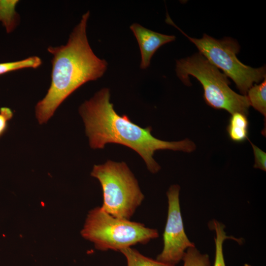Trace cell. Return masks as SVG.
I'll list each match as a JSON object with an SVG mask.
<instances>
[{
  "instance_id": "1",
  "label": "cell",
  "mask_w": 266,
  "mask_h": 266,
  "mask_svg": "<svg viewBox=\"0 0 266 266\" xmlns=\"http://www.w3.org/2000/svg\"><path fill=\"white\" fill-rule=\"evenodd\" d=\"M109 89L103 88L79 107L89 145L93 149H103L109 143L126 146L137 153L153 173L161 168L153 158L159 150H172L190 153L196 145L189 139L166 141L151 134L152 128H142L133 123L126 115H119L110 101Z\"/></svg>"
},
{
  "instance_id": "2",
  "label": "cell",
  "mask_w": 266,
  "mask_h": 266,
  "mask_svg": "<svg viewBox=\"0 0 266 266\" xmlns=\"http://www.w3.org/2000/svg\"><path fill=\"white\" fill-rule=\"evenodd\" d=\"M89 15V11L83 15L65 45L47 49L53 55L51 83L46 95L35 106L40 124L46 123L74 91L101 77L107 69L106 61L94 54L88 42L86 27Z\"/></svg>"
},
{
  "instance_id": "3",
  "label": "cell",
  "mask_w": 266,
  "mask_h": 266,
  "mask_svg": "<svg viewBox=\"0 0 266 266\" xmlns=\"http://www.w3.org/2000/svg\"><path fill=\"white\" fill-rule=\"evenodd\" d=\"M177 76L186 85H191L189 76L201 84L206 103L216 109L225 110L231 114L240 113L246 116L250 104L246 96L233 91L228 77L200 53L176 61Z\"/></svg>"
},
{
  "instance_id": "4",
  "label": "cell",
  "mask_w": 266,
  "mask_h": 266,
  "mask_svg": "<svg viewBox=\"0 0 266 266\" xmlns=\"http://www.w3.org/2000/svg\"><path fill=\"white\" fill-rule=\"evenodd\" d=\"M81 235L101 251L122 249L146 244L159 236L156 229L143 224L115 217L97 207L89 212Z\"/></svg>"
},
{
  "instance_id": "5",
  "label": "cell",
  "mask_w": 266,
  "mask_h": 266,
  "mask_svg": "<svg viewBox=\"0 0 266 266\" xmlns=\"http://www.w3.org/2000/svg\"><path fill=\"white\" fill-rule=\"evenodd\" d=\"M91 175L100 183L102 209L115 217L130 220L144 196L127 165L108 160L104 164L95 165Z\"/></svg>"
},
{
  "instance_id": "6",
  "label": "cell",
  "mask_w": 266,
  "mask_h": 266,
  "mask_svg": "<svg viewBox=\"0 0 266 266\" xmlns=\"http://www.w3.org/2000/svg\"><path fill=\"white\" fill-rule=\"evenodd\" d=\"M166 22L178 29L211 64L221 69L235 83L242 95L246 96L254 83H259L266 78V67L253 68L242 64L237 58L240 50L238 42L231 37L216 39L206 34L200 39L190 37L177 27L167 15Z\"/></svg>"
},
{
  "instance_id": "7",
  "label": "cell",
  "mask_w": 266,
  "mask_h": 266,
  "mask_svg": "<svg viewBox=\"0 0 266 266\" xmlns=\"http://www.w3.org/2000/svg\"><path fill=\"white\" fill-rule=\"evenodd\" d=\"M178 185H172L168 189L167 217L163 233L164 247L156 260L175 266L181 260L189 248L195 244L188 238L183 226L180 203Z\"/></svg>"
},
{
  "instance_id": "8",
  "label": "cell",
  "mask_w": 266,
  "mask_h": 266,
  "mask_svg": "<svg viewBox=\"0 0 266 266\" xmlns=\"http://www.w3.org/2000/svg\"><path fill=\"white\" fill-rule=\"evenodd\" d=\"M138 42L141 54L140 68L146 69L155 52L162 45L175 39L174 35L162 34L147 29L137 23L130 26Z\"/></svg>"
},
{
  "instance_id": "9",
  "label": "cell",
  "mask_w": 266,
  "mask_h": 266,
  "mask_svg": "<svg viewBox=\"0 0 266 266\" xmlns=\"http://www.w3.org/2000/svg\"><path fill=\"white\" fill-rule=\"evenodd\" d=\"M249 121L246 115L235 113L230 118L227 131L230 138L233 141L241 143L248 138Z\"/></svg>"
},
{
  "instance_id": "10",
  "label": "cell",
  "mask_w": 266,
  "mask_h": 266,
  "mask_svg": "<svg viewBox=\"0 0 266 266\" xmlns=\"http://www.w3.org/2000/svg\"><path fill=\"white\" fill-rule=\"evenodd\" d=\"M17 0H0V22L5 28L6 32L13 31L19 22L18 14L15 7L18 2Z\"/></svg>"
},
{
  "instance_id": "11",
  "label": "cell",
  "mask_w": 266,
  "mask_h": 266,
  "mask_svg": "<svg viewBox=\"0 0 266 266\" xmlns=\"http://www.w3.org/2000/svg\"><path fill=\"white\" fill-rule=\"evenodd\" d=\"M209 228L215 231L214 237L215 245V255L213 266H226L223 254V245L227 239H233L238 241L237 239L232 236H228L225 231V226L219 221L213 220L209 223Z\"/></svg>"
},
{
  "instance_id": "12",
  "label": "cell",
  "mask_w": 266,
  "mask_h": 266,
  "mask_svg": "<svg viewBox=\"0 0 266 266\" xmlns=\"http://www.w3.org/2000/svg\"><path fill=\"white\" fill-rule=\"evenodd\" d=\"M250 105L266 117V78L260 84H255L246 95Z\"/></svg>"
},
{
  "instance_id": "13",
  "label": "cell",
  "mask_w": 266,
  "mask_h": 266,
  "mask_svg": "<svg viewBox=\"0 0 266 266\" xmlns=\"http://www.w3.org/2000/svg\"><path fill=\"white\" fill-rule=\"evenodd\" d=\"M120 252L126 258L127 266H175L147 257L131 247L123 249Z\"/></svg>"
},
{
  "instance_id": "14",
  "label": "cell",
  "mask_w": 266,
  "mask_h": 266,
  "mask_svg": "<svg viewBox=\"0 0 266 266\" xmlns=\"http://www.w3.org/2000/svg\"><path fill=\"white\" fill-rule=\"evenodd\" d=\"M42 64L37 56L28 57L22 60L0 63V75L25 68H36Z\"/></svg>"
},
{
  "instance_id": "15",
  "label": "cell",
  "mask_w": 266,
  "mask_h": 266,
  "mask_svg": "<svg viewBox=\"0 0 266 266\" xmlns=\"http://www.w3.org/2000/svg\"><path fill=\"white\" fill-rule=\"evenodd\" d=\"M182 260L183 266H211L209 256L201 253L195 246L187 249Z\"/></svg>"
},
{
  "instance_id": "16",
  "label": "cell",
  "mask_w": 266,
  "mask_h": 266,
  "mask_svg": "<svg viewBox=\"0 0 266 266\" xmlns=\"http://www.w3.org/2000/svg\"><path fill=\"white\" fill-rule=\"evenodd\" d=\"M252 146L254 157L255 164L254 167L259 168L265 171L266 170V153L250 142Z\"/></svg>"
},
{
  "instance_id": "17",
  "label": "cell",
  "mask_w": 266,
  "mask_h": 266,
  "mask_svg": "<svg viewBox=\"0 0 266 266\" xmlns=\"http://www.w3.org/2000/svg\"><path fill=\"white\" fill-rule=\"evenodd\" d=\"M13 115L9 108L4 107L0 109V137L5 131L8 121L12 118Z\"/></svg>"
},
{
  "instance_id": "18",
  "label": "cell",
  "mask_w": 266,
  "mask_h": 266,
  "mask_svg": "<svg viewBox=\"0 0 266 266\" xmlns=\"http://www.w3.org/2000/svg\"><path fill=\"white\" fill-rule=\"evenodd\" d=\"M243 266H252L247 264H245Z\"/></svg>"
}]
</instances>
